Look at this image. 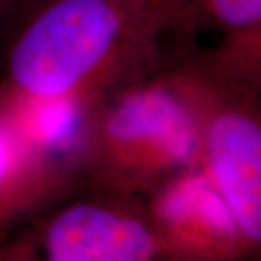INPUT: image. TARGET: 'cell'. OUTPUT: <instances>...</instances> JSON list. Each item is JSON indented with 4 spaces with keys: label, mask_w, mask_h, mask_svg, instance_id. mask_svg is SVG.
Returning <instances> with one entry per match:
<instances>
[{
    "label": "cell",
    "mask_w": 261,
    "mask_h": 261,
    "mask_svg": "<svg viewBox=\"0 0 261 261\" xmlns=\"http://www.w3.org/2000/svg\"><path fill=\"white\" fill-rule=\"evenodd\" d=\"M16 19L6 102L83 109L163 64L152 0H35Z\"/></svg>",
    "instance_id": "cell-1"
},
{
    "label": "cell",
    "mask_w": 261,
    "mask_h": 261,
    "mask_svg": "<svg viewBox=\"0 0 261 261\" xmlns=\"http://www.w3.org/2000/svg\"><path fill=\"white\" fill-rule=\"evenodd\" d=\"M73 163L94 192L149 195L200 168L192 109L163 64L83 108Z\"/></svg>",
    "instance_id": "cell-2"
},
{
    "label": "cell",
    "mask_w": 261,
    "mask_h": 261,
    "mask_svg": "<svg viewBox=\"0 0 261 261\" xmlns=\"http://www.w3.org/2000/svg\"><path fill=\"white\" fill-rule=\"evenodd\" d=\"M167 74L195 116L202 170L247 243H261L260 86L209 71L186 54Z\"/></svg>",
    "instance_id": "cell-3"
},
{
    "label": "cell",
    "mask_w": 261,
    "mask_h": 261,
    "mask_svg": "<svg viewBox=\"0 0 261 261\" xmlns=\"http://www.w3.org/2000/svg\"><path fill=\"white\" fill-rule=\"evenodd\" d=\"M34 254L47 261L170 260L147 203L96 192L58 207L38 226Z\"/></svg>",
    "instance_id": "cell-4"
},
{
    "label": "cell",
    "mask_w": 261,
    "mask_h": 261,
    "mask_svg": "<svg viewBox=\"0 0 261 261\" xmlns=\"http://www.w3.org/2000/svg\"><path fill=\"white\" fill-rule=\"evenodd\" d=\"M148 196L147 206L170 260H232L254 252L202 167Z\"/></svg>",
    "instance_id": "cell-5"
},
{
    "label": "cell",
    "mask_w": 261,
    "mask_h": 261,
    "mask_svg": "<svg viewBox=\"0 0 261 261\" xmlns=\"http://www.w3.org/2000/svg\"><path fill=\"white\" fill-rule=\"evenodd\" d=\"M79 177L73 160L0 103V232L41 209Z\"/></svg>",
    "instance_id": "cell-6"
},
{
    "label": "cell",
    "mask_w": 261,
    "mask_h": 261,
    "mask_svg": "<svg viewBox=\"0 0 261 261\" xmlns=\"http://www.w3.org/2000/svg\"><path fill=\"white\" fill-rule=\"evenodd\" d=\"M163 35L183 42L200 32H221V44L261 47V0H152Z\"/></svg>",
    "instance_id": "cell-7"
},
{
    "label": "cell",
    "mask_w": 261,
    "mask_h": 261,
    "mask_svg": "<svg viewBox=\"0 0 261 261\" xmlns=\"http://www.w3.org/2000/svg\"><path fill=\"white\" fill-rule=\"evenodd\" d=\"M35 0H2V13H8L12 16H18Z\"/></svg>",
    "instance_id": "cell-8"
},
{
    "label": "cell",
    "mask_w": 261,
    "mask_h": 261,
    "mask_svg": "<svg viewBox=\"0 0 261 261\" xmlns=\"http://www.w3.org/2000/svg\"><path fill=\"white\" fill-rule=\"evenodd\" d=\"M0 13H2V0H0Z\"/></svg>",
    "instance_id": "cell-9"
}]
</instances>
